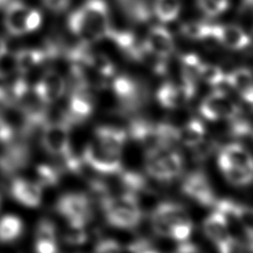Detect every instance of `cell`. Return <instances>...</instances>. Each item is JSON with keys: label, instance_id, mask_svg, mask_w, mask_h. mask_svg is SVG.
<instances>
[{"label": "cell", "instance_id": "cell-10", "mask_svg": "<svg viewBox=\"0 0 253 253\" xmlns=\"http://www.w3.org/2000/svg\"><path fill=\"white\" fill-rule=\"evenodd\" d=\"M112 88L121 102V109L124 114L134 112L143 101L138 86L127 76H118L114 78Z\"/></svg>", "mask_w": 253, "mask_h": 253}, {"label": "cell", "instance_id": "cell-34", "mask_svg": "<svg viewBox=\"0 0 253 253\" xmlns=\"http://www.w3.org/2000/svg\"><path fill=\"white\" fill-rule=\"evenodd\" d=\"M202 10L209 16H216L228 7V0H198Z\"/></svg>", "mask_w": 253, "mask_h": 253}, {"label": "cell", "instance_id": "cell-37", "mask_svg": "<svg viewBox=\"0 0 253 253\" xmlns=\"http://www.w3.org/2000/svg\"><path fill=\"white\" fill-rule=\"evenodd\" d=\"M35 251L36 253H57V242L35 240Z\"/></svg>", "mask_w": 253, "mask_h": 253}, {"label": "cell", "instance_id": "cell-6", "mask_svg": "<svg viewBox=\"0 0 253 253\" xmlns=\"http://www.w3.org/2000/svg\"><path fill=\"white\" fill-rule=\"evenodd\" d=\"M93 201L84 193H67L56 203V211L66 220H80L86 224L93 217Z\"/></svg>", "mask_w": 253, "mask_h": 253}, {"label": "cell", "instance_id": "cell-15", "mask_svg": "<svg viewBox=\"0 0 253 253\" xmlns=\"http://www.w3.org/2000/svg\"><path fill=\"white\" fill-rule=\"evenodd\" d=\"M12 197L29 208H36L41 205L42 198V187L37 182H31L23 178H16L10 187Z\"/></svg>", "mask_w": 253, "mask_h": 253}, {"label": "cell", "instance_id": "cell-31", "mask_svg": "<svg viewBox=\"0 0 253 253\" xmlns=\"http://www.w3.org/2000/svg\"><path fill=\"white\" fill-rule=\"evenodd\" d=\"M37 183L42 187L55 186L59 181V171L51 165L40 164L36 168Z\"/></svg>", "mask_w": 253, "mask_h": 253}, {"label": "cell", "instance_id": "cell-19", "mask_svg": "<svg viewBox=\"0 0 253 253\" xmlns=\"http://www.w3.org/2000/svg\"><path fill=\"white\" fill-rule=\"evenodd\" d=\"M156 98L158 103L165 109L174 110L188 103L192 97L184 87L176 86L173 83H165L157 91Z\"/></svg>", "mask_w": 253, "mask_h": 253}, {"label": "cell", "instance_id": "cell-40", "mask_svg": "<svg viewBox=\"0 0 253 253\" xmlns=\"http://www.w3.org/2000/svg\"><path fill=\"white\" fill-rule=\"evenodd\" d=\"M173 253H205L196 244L189 242H181Z\"/></svg>", "mask_w": 253, "mask_h": 253}, {"label": "cell", "instance_id": "cell-43", "mask_svg": "<svg viewBox=\"0 0 253 253\" xmlns=\"http://www.w3.org/2000/svg\"><path fill=\"white\" fill-rule=\"evenodd\" d=\"M8 51V45L4 39L0 38V59L3 58Z\"/></svg>", "mask_w": 253, "mask_h": 253}, {"label": "cell", "instance_id": "cell-35", "mask_svg": "<svg viewBox=\"0 0 253 253\" xmlns=\"http://www.w3.org/2000/svg\"><path fill=\"white\" fill-rule=\"evenodd\" d=\"M123 247L121 244L112 238L100 240L94 249V253H122Z\"/></svg>", "mask_w": 253, "mask_h": 253}, {"label": "cell", "instance_id": "cell-16", "mask_svg": "<svg viewBox=\"0 0 253 253\" xmlns=\"http://www.w3.org/2000/svg\"><path fill=\"white\" fill-rule=\"evenodd\" d=\"M127 138L126 129L112 126H99L95 129V141L105 150L122 154Z\"/></svg>", "mask_w": 253, "mask_h": 253}, {"label": "cell", "instance_id": "cell-33", "mask_svg": "<svg viewBox=\"0 0 253 253\" xmlns=\"http://www.w3.org/2000/svg\"><path fill=\"white\" fill-rule=\"evenodd\" d=\"M35 240H45V241H56V228L55 225L48 219H42L39 222Z\"/></svg>", "mask_w": 253, "mask_h": 253}, {"label": "cell", "instance_id": "cell-32", "mask_svg": "<svg viewBox=\"0 0 253 253\" xmlns=\"http://www.w3.org/2000/svg\"><path fill=\"white\" fill-rule=\"evenodd\" d=\"M192 148V157L196 162H204L211 157L213 152L218 148V143L211 138L206 136Z\"/></svg>", "mask_w": 253, "mask_h": 253}, {"label": "cell", "instance_id": "cell-8", "mask_svg": "<svg viewBox=\"0 0 253 253\" xmlns=\"http://www.w3.org/2000/svg\"><path fill=\"white\" fill-rule=\"evenodd\" d=\"M199 111L209 121L230 120L237 114L238 105L223 90L215 89L202 101Z\"/></svg>", "mask_w": 253, "mask_h": 253}, {"label": "cell", "instance_id": "cell-28", "mask_svg": "<svg viewBox=\"0 0 253 253\" xmlns=\"http://www.w3.org/2000/svg\"><path fill=\"white\" fill-rule=\"evenodd\" d=\"M199 79L213 87H218L222 83H226L225 74L218 66L213 64H206L203 62L199 70Z\"/></svg>", "mask_w": 253, "mask_h": 253}, {"label": "cell", "instance_id": "cell-39", "mask_svg": "<svg viewBox=\"0 0 253 253\" xmlns=\"http://www.w3.org/2000/svg\"><path fill=\"white\" fill-rule=\"evenodd\" d=\"M14 133L15 131L10 126V125L0 117V142L7 143L11 141L14 136Z\"/></svg>", "mask_w": 253, "mask_h": 253}, {"label": "cell", "instance_id": "cell-9", "mask_svg": "<svg viewBox=\"0 0 253 253\" xmlns=\"http://www.w3.org/2000/svg\"><path fill=\"white\" fill-rule=\"evenodd\" d=\"M182 192L201 206L213 207L216 198L207 175L202 171L188 174L181 185Z\"/></svg>", "mask_w": 253, "mask_h": 253}, {"label": "cell", "instance_id": "cell-29", "mask_svg": "<svg viewBox=\"0 0 253 253\" xmlns=\"http://www.w3.org/2000/svg\"><path fill=\"white\" fill-rule=\"evenodd\" d=\"M212 25L204 22H190L186 23L181 27L182 33L193 40H207L213 39L211 35Z\"/></svg>", "mask_w": 253, "mask_h": 253}, {"label": "cell", "instance_id": "cell-3", "mask_svg": "<svg viewBox=\"0 0 253 253\" xmlns=\"http://www.w3.org/2000/svg\"><path fill=\"white\" fill-rule=\"evenodd\" d=\"M71 126L62 119L47 122L42 127V145L50 155L58 156L62 160L73 154L70 144Z\"/></svg>", "mask_w": 253, "mask_h": 253}, {"label": "cell", "instance_id": "cell-36", "mask_svg": "<svg viewBox=\"0 0 253 253\" xmlns=\"http://www.w3.org/2000/svg\"><path fill=\"white\" fill-rule=\"evenodd\" d=\"M42 24V14L39 10L36 9H30L29 13L26 18L25 23V30L26 33L36 31Z\"/></svg>", "mask_w": 253, "mask_h": 253}, {"label": "cell", "instance_id": "cell-21", "mask_svg": "<svg viewBox=\"0 0 253 253\" xmlns=\"http://www.w3.org/2000/svg\"><path fill=\"white\" fill-rule=\"evenodd\" d=\"M225 82L228 86L239 93L243 101L252 103L253 88H252V74L247 68H238L225 75Z\"/></svg>", "mask_w": 253, "mask_h": 253}, {"label": "cell", "instance_id": "cell-27", "mask_svg": "<svg viewBox=\"0 0 253 253\" xmlns=\"http://www.w3.org/2000/svg\"><path fill=\"white\" fill-rule=\"evenodd\" d=\"M180 9L181 4L179 0H155V15L163 23H171L176 20Z\"/></svg>", "mask_w": 253, "mask_h": 253}, {"label": "cell", "instance_id": "cell-14", "mask_svg": "<svg viewBox=\"0 0 253 253\" xmlns=\"http://www.w3.org/2000/svg\"><path fill=\"white\" fill-rule=\"evenodd\" d=\"M211 35L216 42L232 49H241L250 43V37L236 25H212Z\"/></svg>", "mask_w": 253, "mask_h": 253}, {"label": "cell", "instance_id": "cell-1", "mask_svg": "<svg viewBox=\"0 0 253 253\" xmlns=\"http://www.w3.org/2000/svg\"><path fill=\"white\" fill-rule=\"evenodd\" d=\"M68 27L84 44L107 38L111 26L109 10L103 0H88L68 17Z\"/></svg>", "mask_w": 253, "mask_h": 253}, {"label": "cell", "instance_id": "cell-42", "mask_svg": "<svg viewBox=\"0 0 253 253\" xmlns=\"http://www.w3.org/2000/svg\"><path fill=\"white\" fill-rule=\"evenodd\" d=\"M133 253H160L158 250L154 249L151 247V244H147V245H144L140 248H138L137 250H135Z\"/></svg>", "mask_w": 253, "mask_h": 253}, {"label": "cell", "instance_id": "cell-24", "mask_svg": "<svg viewBox=\"0 0 253 253\" xmlns=\"http://www.w3.org/2000/svg\"><path fill=\"white\" fill-rule=\"evenodd\" d=\"M46 57V51L37 48H26L16 52L15 65L21 73L29 72L32 68L39 65Z\"/></svg>", "mask_w": 253, "mask_h": 253}, {"label": "cell", "instance_id": "cell-7", "mask_svg": "<svg viewBox=\"0 0 253 253\" xmlns=\"http://www.w3.org/2000/svg\"><path fill=\"white\" fill-rule=\"evenodd\" d=\"M88 85L77 84L70 95L67 110L61 119L71 126L85 122L93 113L94 99Z\"/></svg>", "mask_w": 253, "mask_h": 253}, {"label": "cell", "instance_id": "cell-13", "mask_svg": "<svg viewBox=\"0 0 253 253\" xmlns=\"http://www.w3.org/2000/svg\"><path fill=\"white\" fill-rule=\"evenodd\" d=\"M203 230L206 236L216 246L217 250L226 245L233 237L230 234L229 224L225 216L216 210L205 218Z\"/></svg>", "mask_w": 253, "mask_h": 253}, {"label": "cell", "instance_id": "cell-17", "mask_svg": "<svg viewBox=\"0 0 253 253\" xmlns=\"http://www.w3.org/2000/svg\"><path fill=\"white\" fill-rule=\"evenodd\" d=\"M150 52L166 59L174 50V42L170 32L160 26L153 27L143 44Z\"/></svg>", "mask_w": 253, "mask_h": 253}, {"label": "cell", "instance_id": "cell-5", "mask_svg": "<svg viewBox=\"0 0 253 253\" xmlns=\"http://www.w3.org/2000/svg\"><path fill=\"white\" fill-rule=\"evenodd\" d=\"M81 158L85 165L100 174L118 175L123 170L121 155L105 150L95 140L85 146Z\"/></svg>", "mask_w": 253, "mask_h": 253}, {"label": "cell", "instance_id": "cell-12", "mask_svg": "<svg viewBox=\"0 0 253 253\" xmlns=\"http://www.w3.org/2000/svg\"><path fill=\"white\" fill-rule=\"evenodd\" d=\"M217 163L220 170L228 167H239L253 170L251 153L239 142H231L222 146L218 151Z\"/></svg>", "mask_w": 253, "mask_h": 253}, {"label": "cell", "instance_id": "cell-26", "mask_svg": "<svg viewBox=\"0 0 253 253\" xmlns=\"http://www.w3.org/2000/svg\"><path fill=\"white\" fill-rule=\"evenodd\" d=\"M67 226L63 232V240L69 245H82L88 238L86 223L80 220H66Z\"/></svg>", "mask_w": 253, "mask_h": 253}, {"label": "cell", "instance_id": "cell-20", "mask_svg": "<svg viewBox=\"0 0 253 253\" xmlns=\"http://www.w3.org/2000/svg\"><path fill=\"white\" fill-rule=\"evenodd\" d=\"M156 149L167 183H169L181 175L184 167L183 156L172 147H160Z\"/></svg>", "mask_w": 253, "mask_h": 253}, {"label": "cell", "instance_id": "cell-41", "mask_svg": "<svg viewBox=\"0 0 253 253\" xmlns=\"http://www.w3.org/2000/svg\"><path fill=\"white\" fill-rule=\"evenodd\" d=\"M9 84L6 75L0 71V102H3L7 99L9 95Z\"/></svg>", "mask_w": 253, "mask_h": 253}, {"label": "cell", "instance_id": "cell-2", "mask_svg": "<svg viewBox=\"0 0 253 253\" xmlns=\"http://www.w3.org/2000/svg\"><path fill=\"white\" fill-rule=\"evenodd\" d=\"M106 221L116 228L133 229L142 218V211L137 195L123 192L119 196H110L101 205Z\"/></svg>", "mask_w": 253, "mask_h": 253}, {"label": "cell", "instance_id": "cell-4", "mask_svg": "<svg viewBox=\"0 0 253 253\" xmlns=\"http://www.w3.org/2000/svg\"><path fill=\"white\" fill-rule=\"evenodd\" d=\"M192 221L187 210L178 203L162 202L158 204L151 213L153 231L162 237H170L172 227Z\"/></svg>", "mask_w": 253, "mask_h": 253}, {"label": "cell", "instance_id": "cell-38", "mask_svg": "<svg viewBox=\"0 0 253 253\" xmlns=\"http://www.w3.org/2000/svg\"><path fill=\"white\" fill-rule=\"evenodd\" d=\"M42 3L51 12L61 13L68 8L70 0H42Z\"/></svg>", "mask_w": 253, "mask_h": 253}, {"label": "cell", "instance_id": "cell-23", "mask_svg": "<svg viewBox=\"0 0 253 253\" xmlns=\"http://www.w3.org/2000/svg\"><path fill=\"white\" fill-rule=\"evenodd\" d=\"M177 141L191 148L206 136V127L199 119H191L182 126L177 127Z\"/></svg>", "mask_w": 253, "mask_h": 253}, {"label": "cell", "instance_id": "cell-22", "mask_svg": "<svg viewBox=\"0 0 253 253\" xmlns=\"http://www.w3.org/2000/svg\"><path fill=\"white\" fill-rule=\"evenodd\" d=\"M29 159V151L25 145H12L0 156V169L3 172L13 173L24 167Z\"/></svg>", "mask_w": 253, "mask_h": 253}, {"label": "cell", "instance_id": "cell-25", "mask_svg": "<svg viewBox=\"0 0 253 253\" xmlns=\"http://www.w3.org/2000/svg\"><path fill=\"white\" fill-rule=\"evenodd\" d=\"M23 231L22 220L12 214L4 215L0 218V241L11 242L18 238Z\"/></svg>", "mask_w": 253, "mask_h": 253}, {"label": "cell", "instance_id": "cell-44", "mask_svg": "<svg viewBox=\"0 0 253 253\" xmlns=\"http://www.w3.org/2000/svg\"><path fill=\"white\" fill-rule=\"evenodd\" d=\"M6 1H7V0H0V6H2L3 4H5Z\"/></svg>", "mask_w": 253, "mask_h": 253}, {"label": "cell", "instance_id": "cell-30", "mask_svg": "<svg viewBox=\"0 0 253 253\" xmlns=\"http://www.w3.org/2000/svg\"><path fill=\"white\" fill-rule=\"evenodd\" d=\"M225 179L234 186L243 187L251 183L253 170L239 167H228L221 170Z\"/></svg>", "mask_w": 253, "mask_h": 253}, {"label": "cell", "instance_id": "cell-11", "mask_svg": "<svg viewBox=\"0 0 253 253\" xmlns=\"http://www.w3.org/2000/svg\"><path fill=\"white\" fill-rule=\"evenodd\" d=\"M65 91L62 76L53 70L46 71L34 86V94L43 104H51L60 99Z\"/></svg>", "mask_w": 253, "mask_h": 253}, {"label": "cell", "instance_id": "cell-18", "mask_svg": "<svg viewBox=\"0 0 253 253\" xmlns=\"http://www.w3.org/2000/svg\"><path fill=\"white\" fill-rule=\"evenodd\" d=\"M29 10L23 2L18 0H14L7 5L4 15V25L10 35L18 37L26 33L25 23Z\"/></svg>", "mask_w": 253, "mask_h": 253}]
</instances>
